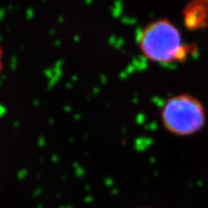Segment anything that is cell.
Wrapping results in <instances>:
<instances>
[{
  "instance_id": "6da1fadb",
  "label": "cell",
  "mask_w": 208,
  "mask_h": 208,
  "mask_svg": "<svg viewBox=\"0 0 208 208\" xmlns=\"http://www.w3.org/2000/svg\"><path fill=\"white\" fill-rule=\"evenodd\" d=\"M137 42L142 55L160 64L184 62L192 50L184 43L178 26L168 18L147 24L140 31Z\"/></svg>"
},
{
  "instance_id": "5b68a950",
  "label": "cell",
  "mask_w": 208,
  "mask_h": 208,
  "mask_svg": "<svg viewBox=\"0 0 208 208\" xmlns=\"http://www.w3.org/2000/svg\"><path fill=\"white\" fill-rule=\"evenodd\" d=\"M141 208H147V207H141Z\"/></svg>"
},
{
  "instance_id": "277c9868",
  "label": "cell",
  "mask_w": 208,
  "mask_h": 208,
  "mask_svg": "<svg viewBox=\"0 0 208 208\" xmlns=\"http://www.w3.org/2000/svg\"><path fill=\"white\" fill-rule=\"evenodd\" d=\"M2 58H3V51H2V48H1V46H0V72H1V70H2V65H3Z\"/></svg>"
},
{
  "instance_id": "7a4b0ae2",
  "label": "cell",
  "mask_w": 208,
  "mask_h": 208,
  "mask_svg": "<svg viewBox=\"0 0 208 208\" xmlns=\"http://www.w3.org/2000/svg\"><path fill=\"white\" fill-rule=\"evenodd\" d=\"M161 121L164 128L173 135L191 136L205 127L207 111L196 96L188 93L177 94L161 107Z\"/></svg>"
},
{
  "instance_id": "3957f363",
  "label": "cell",
  "mask_w": 208,
  "mask_h": 208,
  "mask_svg": "<svg viewBox=\"0 0 208 208\" xmlns=\"http://www.w3.org/2000/svg\"><path fill=\"white\" fill-rule=\"evenodd\" d=\"M185 20L189 28H201L208 25V2L193 3L186 9Z\"/></svg>"
}]
</instances>
